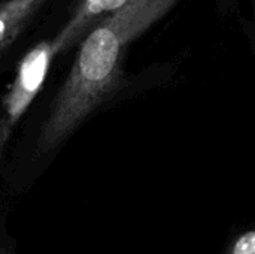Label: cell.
I'll return each mask as SVG.
<instances>
[{"label":"cell","mask_w":255,"mask_h":254,"mask_svg":"<svg viewBox=\"0 0 255 254\" xmlns=\"http://www.w3.org/2000/svg\"><path fill=\"white\" fill-rule=\"evenodd\" d=\"M232 254H255V232L244 235L236 243Z\"/></svg>","instance_id":"5"},{"label":"cell","mask_w":255,"mask_h":254,"mask_svg":"<svg viewBox=\"0 0 255 254\" xmlns=\"http://www.w3.org/2000/svg\"><path fill=\"white\" fill-rule=\"evenodd\" d=\"M126 1L127 0H79L72 16L52 39L55 52L60 54L72 48Z\"/></svg>","instance_id":"3"},{"label":"cell","mask_w":255,"mask_h":254,"mask_svg":"<svg viewBox=\"0 0 255 254\" xmlns=\"http://www.w3.org/2000/svg\"><path fill=\"white\" fill-rule=\"evenodd\" d=\"M0 254H13L10 250H7V249H3V247H0Z\"/></svg>","instance_id":"6"},{"label":"cell","mask_w":255,"mask_h":254,"mask_svg":"<svg viewBox=\"0 0 255 254\" xmlns=\"http://www.w3.org/2000/svg\"><path fill=\"white\" fill-rule=\"evenodd\" d=\"M55 55L57 52L52 40H42L21 58L15 78L3 97L0 148L6 145L12 130L37 97Z\"/></svg>","instance_id":"2"},{"label":"cell","mask_w":255,"mask_h":254,"mask_svg":"<svg viewBox=\"0 0 255 254\" xmlns=\"http://www.w3.org/2000/svg\"><path fill=\"white\" fill-rule=\"evenodd\" d=\"M48 0H6L0 4V52L22 33Z\"/></svg>","instance_id":"4"},{"label":"cell","mask_w":255,"mask_h":254,"mask_svg":"<svg viewBox=\"0 0 255 254\" xmlns=\"http://www.w3.org/2000/svg\"><path fill=\"white\" fill-rule=\"evenodd\" d=\"M178 0H127L82 40L75 63L46 117L37 150L64 142L121 85L127 46L160 21Z\"/></svg>","instance_id":"1"},{"label":"cell","mask_w":255,"mask_h":254,"mask_svg":"<svg viewBox=\"0 0 255 254\" xmlns=\"http://www.w3.org/2000/svg\"><path fill=\"white\" fill-rule=\"evenodd\" d=\"M254 16H255V13H254Z\"/></svg>","instance_id":"7"}]
</instances>
